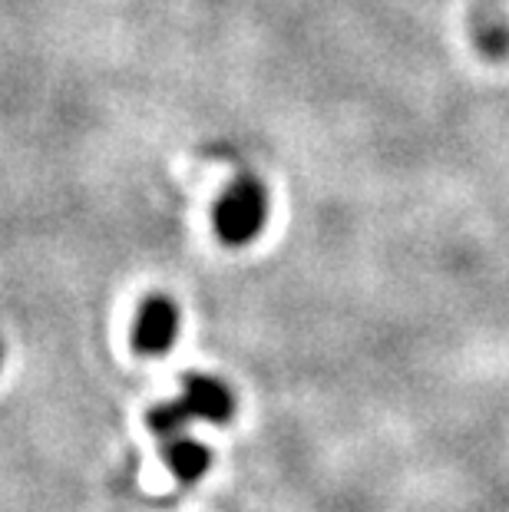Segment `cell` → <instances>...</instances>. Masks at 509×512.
Wrapping results in <instances>:
<instances>
[{"instance_id": "6da1fadb", "label": "cell", "mask_w": 509, "mask_h": 512, "mask_svg": "<svg viewBox=\"0 0 509 512\" xmlns=\"http://www.w3.org/2000/svg\"><path fill=\"white\" fill-rule=\"evenodd\" d=\"M268 219V195L252 176L235 179L229 189L219 195L212 209V225L219 242L225 245H248L252 238H258L262 225Z\"/></svg>"}, {"instance_id": "7a4b0ae2", "label": "cell", "mask_w": 509, "mask_h": 512, "mask_svg": "<svg viewBox=\"0 0 509 512\" xmlns=\"http://www.w3.org/2000/svg\"><path fill=\"white\" fill-rule=\"evenodd\" d=\"M176 331H179V308L176 301H169L166 294H153V298L143 301V308L136 314L133 324V347L139 354H166L172 344H176Z\"/></svg>"}, {"instance_id": "3957f363", "label": "cell", "mask_w": 509, "mask_h": 512, "mask_svg": "<svg viewBox=\"0 0 509 512\" xmlns=\"http://www.w3.org/2000/svg\"><path fill=\"white\" fill-rule=\"evenodd\" d=\"M182 403H186L192 420L205 423H229L235 417V397L232 390L215 377L205 374H189L182 380Z\"/></svg>"}, {"instance_id": "277c9868", "label": "cell", "mask_w": 509, "mask_h": 512, "mask_svg": "<svg viewBox=\"0 0 509 512\" xmlns=\"http://www.w3.org/2000/svg\"><path fill=\"white\" fill-rule=\"evenodd\" d=\"M162 456H166V463H169V470L172 476L179 479V483H199V479L209 473V466H212V453L205 450V446L199 440H192V437H166L162 440Z\"/></svg>"}, {"instance_id": "5b68a950", "label": "cell", "mask_w": 509, "mask_h": 512, "mask_svg": "<svg viewBox=\"0 0 509 512\" xmlns=\"http://www.w3.org/2000/svg\"><path fill=\"white\" fill-rule=\"evenodd\" d=\"M192 417H189V410H186V403L182 400H172V403H159V407H153L149 410V417H146V423H149V430L156 433V437H176V433L186 427Z\"/></svg>"}, {"instance_id": "8992f818", "label": "cell", "mask_w": 509, "mask_h": 512, "mask_svg": "<svg viewBox=\"0 0 509 512\" xmlns=\"http://www.w3.org/2000/svg\"><path fill=\"white\" fill-rule=\"evenodd\" d=\"M480 50L486 57H506L509 53V30L503 24H486L480 30Z\"/></svg>"}]
</instances>
